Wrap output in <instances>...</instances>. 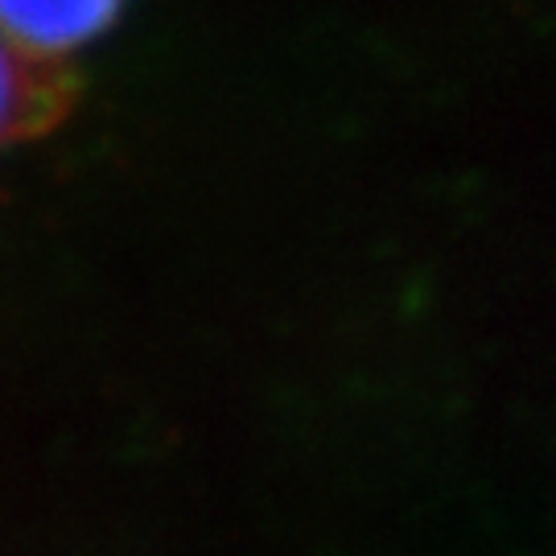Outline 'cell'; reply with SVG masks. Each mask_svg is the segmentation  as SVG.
I'll return each instance as SVG.
<instances>
[{
  "instance_id": "6da1fadb",
  "label": "cell",
  "mask_w": 556,
  "mask_h": 556,
  "mask_svg": "<svg viewBox=\"0 0 556 556\" xmlns=\"http://www.w3.org/2000/svg\"><path fill=\"white\" fill-rule=\"evenodd\" d=\"M46 62L0 25V144L38 132L62 112L66 79Z\"/></svg>"
},
{
  "instance_id": "7a4b0ae2",
  "label": "cell",
  "mask_w": 556,
  "mask_h": 556,
  "mask_svg": "<svg viewBox=\"0 0 556 556\" xmlns=\"http://www.w3.org/2000/svg\"><path fill=\"white\" fill-rule=\"evenodd\" d=\"M119 0H0V25L41 59H62L103 34Z\"/></svg>"
}]
</instances>
